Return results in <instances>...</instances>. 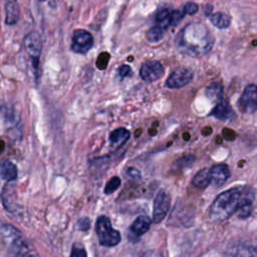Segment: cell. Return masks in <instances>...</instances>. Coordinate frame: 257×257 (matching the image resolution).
<instances>
[{"label":"cell","mask_w":257,"mask_h":257,"mask_svg":"<svg viewBox=\"0 0 257 257\" xmlns=\"http://www.w3.org/2000/svg\"><path fill=\"white\" fill-rule=\"evenodd\" d=\"M254 193L247 187H234L224 191L214 200L210 217L212 220L222 222L230 218L233 214L241 218H247L252 211Z\"/></svg>","instance_id":"obj_1"},{"label":"cell","mask_w":257,"mask_h":257,"mask_svg":"<svg viewBox=\"0 0 257 257\" xmlns=\"http://www.w3.org/2000/svg\"><path fill=\"white\" fill-rule=\"evenodd\" d=\"M214 44V38L208 27L201 22L187 24L177 35L178 49L192 56H201L208 53Z\"/></svg>","instance_id":"obj_2"},{"label":"cell","mask_w":257,"mask_h":257,"mask_svg":"<svg viewBox=\"0 0 257 257\" xmlns=\"http://www.w3.org/2000/svg\"><path fill=\"white\" fill-rule=\"evenodd\" d=\"M0 233L11 255L27 256L37 254L33 251V248L28 245V243L22 237L21 233L12 225H2L0 228Z\"/></svg>","instance_id":"obj_3"},{"label":"cell","mask_w":257,"mask_h":257,"mask_svg":"<svg viewBox=\"0 0 257 257\" xmlns=\"http://www.w3.org/2000/svg\"><path fill=\"white\" fill-rule=\"evenodd\" d=\"M95 232L101 246L113 247L120 242L121 237L119 232L113 229L109 218L104 215L97 218L95 223Z\"/></svg>","instance_id":"obj_4"},{"label":"cell","mask_w":257,"mask_h":257,"mask_svg":"<svg viewBox=\"0 0 257 257\" xmlns=\"http://www.w3.org/2000/svg\"><path fill=\"white\" fill-rule=\"evenodd\" d=\"M93 45V37L90 32L84 29H75L72 33L71 50L75 53L85 54Z\"/></svg>","instance_id":"obj_5"},{"label":"cell","mask_w":257,"mask_h":257,"mask_svg":"<svg viewBox=\"0 0 257 257\" xmlns=\"http://www.w3.org/2000/svg\"><path fill=\"white\" fill-rule=\"evenodd\" d=\"M237 104L242 112H254L257 109V85L248 84L240 95Z\"/></svg>","instance_id":"obj_6"},{"label":"cell","mask_w":257,"mask_h":257,"mask_svg":"<svg viewBox=\"0 0 257 257\" xmlns=\"http://www.w3.org/2000/svg\"><path fill=\"white\" fill-rule=\"evenodd\" d=\"M24 46L26 52L31 57L35 68L38 66L39 57L42 51V39L37 31H30L24 37Z\"/></svg>","instance_id":"obj_7"},{"label":"cell","mask_w":257,"mask_h":257,"mask_svg":"<svg viewBox=\"0 0 257 257\" xmlns=\"http://www.w3.org/2000/svg\"><path fill=\"white\" fill-rule=\"evenodd\" d=\"M171 206V197L169 193L166 191H161L158 193V195L155 198L154 201V208H153V221L154 223L158 224L161 223Z\"/></svg>","instance_id":"obj_8"},{"label":"cell","mask_w":257,"mask_h":257,"mask_svg":"<svg viewBox=\"0 0 257 257\" xmlns=\"http://www.w3.org/2000/svg\"><path fill=\"white\" fill-rule=\"evenodd\" d=\"M184 15V12L180 10H170L167 8L161 9L156 15V25L163 30H167L171 26L177 25Z\"/></svg>","instance_id":"obj_9"},{"label":"cell","mask_w":257,"mask_h":257,"mask_svg":"<svg viewBox=\"0 0 257 257\" xmlns=\"http://www.w3.org/2000/svg\"><path fill=\"white\" fill-rule=\"evenodd\" d=\"M193 79V72L186 67H178L172 71L167 79V85L171 88H180L187 85Z\"/></svg>","instance_id":"obj_10"},{"label":"cell","mask_w":257,"mask_h":257,"mask_svg":"<svg viewBox=\"0 0 257 257\" xmlns=\"http://www.w3.org/2000/svg\"><path fill=\"white\" fill-rule=\"evenodd\" d=\"M140 75L145 81L153 82L160 79L164 75V67L161 62L151 60L141 66Z\"/></svg>","instance_id":"obj_11"},{"label":"cell","mask_w":257,"mask_h":257,"mask_svg":"<svg viewBox=\"0 0 257 257\" xmlns=\"http://www.w3.org/2000/svg\"><path fill=\"white\" fill-rule=\"evenodd\" d=\"M210 175L211 183L218 188L230 178V170L226 164H217L210 169Z\"/></svg>","instance_id":"obj_12"},{"label":"cell","mask_w":257,"mask_h":257,"mask_svg":"<svg viewBox=\"0 0 257 257\" xmlns=\"http://www.w3.org/2000/svg\"><path fill=\"white\" fill-rule=\"evenodd\" d=\"M210 114L220 120H231L235 117V112L226 99H220Z\"/></svg>","instance_id":"obj_13"},{"label":"cell","mask_w":257,"mask_h":257,"mask_svg":"<svg viewBox=\"0 0 257 257\" xmlns=\"http://www.w3.org/2000/svg\"><path fill=\"white\" fill-rule=\"evenodd\" d=\"M20 15L19 4L17 0H7L5 4V22L8 25L17 23Z\"/></svg>","instance_id":"obj_14"},{"label":"cell","mask_w":257,"mask_h":257,"mask_svg":"<svg viewBox=\"0 0 257 257\" xmlns=\"http://www.w3.org/2000/svg\"><path fill=\"white\" fill-rule=\"evenodd\" d=\"M151 227V219L148 216H139L132 224L131 230L137 236H142Z\"/></svg>","instance_id":"obj_15"},{"label":"cell","mask_w":257,"mask_h":257,"mask_svg":"<svg viewBox=\"0 0 257 257\" xmlns=\"http://www.w3.org/2000/svg\"><path fill=\"white\" fill-rule=\"evenodd\" d=\"M17 168L16 166L10 162V161H4L3 163H1L0 165V177L7 181V182H11V181H15L17 179Z\"/></svg>","instance_id":"obj_16"},{"label":"cell","mask_w":257,"mask_h":257,"mask_svg":"<svg viewBox=\"0 0 257 257\" xmlns=\"http://www.w3.org/2000/svg\"><path fill=\"white\" fill-rule=\"evenodd\" d=\"M130 137H131V133L126 128L118 127L110 133L109 141H110L111 145H113L115 147H120L126 143V141L130 139Z\"/></svg>","instance_id":"obj_17"},{"label":"cell","mask_w":257,"mask_h":257,"mask_svg":"<svg viewBox=\"0 0 257 257\" xmlns=\"http://www.w3.org/2000/svg\"><path fill=\"white\" fill-rule=\"evenodd\" d=\"M192 183L195 187L200 189H205L211 184V175H210V169L204 168L201 169L197 174L194 176Z\"/></svg>","instance_id":"obj_18"},{"label":"cell","mask_w":257,"mask_h":257,"mask_svg":"<svg viewBox=\"0 0 257 257\" xmlns=\"http://www.w3.org/2000/svg\"><path fill=\"white\" fill-rule=\"evenodd\" d=\"M211 23L219 29H225L230 25V18L223 12H215L209 15Z\"/></svg>","instance_id":"obj_19"},{"label":"cell","mask_w":257,"mask_h":257,"mask_svg":"<svg viewBox=\"0 0 257 257\" xmlns=\"http://www.w3.org/2000/svg\"><path fill=\"white\" fill-rule=\"evenodd\" d=\"M207 97L209 99H211L212 101H219L222 98V94H223V87L222 84L220 82H212L210 83L205 91Z\"/></svg>","instance_id":"obj_20"},{"label":"cell","mask_w":257,"mask_h":257,"mask_svg":"<svg viewBox=\"0 0 257 257\" xmlns=\"http://www.w3.org/2000/svg\"><path fill=\"white\" fill-rule=\"evenodd\" d=\"M164 31L161 27L155 25L152 28L149 29V31L147 32V39L149 42L151 43H157L159 41H161L164 37Z\"/></svg>","instance_id":"obj_21"},{"label":"cell","mask_w":257,"mask_h":257,"mask_svg":"<svg viewBox=\"0 0 257 257\" xmlns=\"http://www.w3.org/2000/svg\"><path fill=\"white\" fill-rule=\"evenodd\" d=\"M120 186V179L116 176L112 177L111 179H109L104 187V193L106 195H110L112 194L114 191H116Z\"/></svg>","instance_id":"obj_22"},{"label":"cell","mask_w":257,"mask_h":257,"mask_svg":"<svg viewBox=\"0 0 257 257\" xmlns=\"http://www.w3.org/2000/svg\"><path fill=\"white\" fill-rule=\"evenodd\" d=\"M70 256H72V257H85V256H87V253L84 249V246L81 243L75 242V243H73V245L71 247Z\"/></svg>","instance_id":"obj_23"},{"label":"cell","mask_w":257,"mask_h":257,"mask_svg":"<svg viewBox=\"0 0 257 257\" xmlns=\"http://www.w3.org/2000/svg\"><path fill=\"white\" fill-rule=\"evenodd\" d=\"M197 11H198V5H197L196 3H193V2L187 3V4L184 6V8H183L184 14L194 15Z\"/></svg>","instance_id":"obj_24"},{"label":"cell","mask_w":257,"mask_h":257,"mask_svg":"<svg viewBox=\"0 0 257 257\" xmlns=\"http://www.w3.org/2000/svg\"><path fill=\"white\" fill-rule=\"evenodd\" d=\"M117 72H118V75H119L120 78H124V77L131 75L132 69H131V67H130L128 65L123 64V65H121V66L118 68V71H117Z\"/></svg>","instance_id":"obj_25"},{"label":"cell","mask_w":257,"mask_h":257,"mask_svg":"<svg viewBox=\"0 0 257 257\" xmlns=\"http://www.w3.org/2000/svg\"><path fill=\"white\" fill-rule=\"evenodd\" d=\"M78 226H79V229L82 230V231H86L87 229H89V226H90V220L86 217L80 219L78 221Z\"/></svg>","instance_id":"obj_26"},{"label":"cell","mask_w":257,"mask_h":257,"mask_svg":"<svg viewBox=\"0 0 257 257\" xmlns=\"http://www.w3.org/2000/svg\"><path fill=\"white\" fill-rule=\"evenodd\" d=\"M106 55H107V53H102V54L99 55V57H98V59H97V62H96L98 68L103 69V68L105 67L106 62H107V60H108V58H109V56H108V57H106V58L104 59V57H105Z\"/></svg>","instance_id":"obj_27"},{"label":"cell","mask_w":257,"mask_h":257,"mask_svg":"<svg viewBox=\"0 0 257 257\" xmlns=\"http://www.w3.org/2000/svg\"><path fill=\"white\" fill-rule=\"evenodd\" d=\"M39 1H45V0H39Z\"/></svg>","instance_id":"obj_28"}]
</instances>
